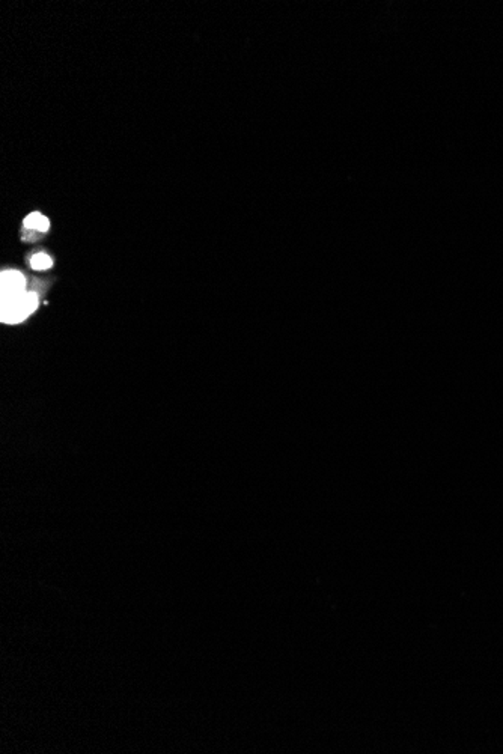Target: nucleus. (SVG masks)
Here are the masks:
<instances>
[{
    "mask_svg": "<svg viewBox=\"0 0 503 754\" xmlns=\"http://www.w3.org/2000/svg\"><path fill=\"white\" fill-rule=\"evenodd\" d=\"M38 308V295L24 290L21 294L2 298V323L19 324L32 315Z\"/></svg>",
    "mask_w": 503,
    "mask_h": 754,
    "instance_id": "nucleus-1",
    "label": "nucleus"
},
{
    "mask_svg": "<svg viewBox=\"0 0 503 754\" xmlns=\"http://www.w3.org/2000/svg\"><path fill=\"white\" fill-rule=\"evenodd\" d=\"M0 282H2L0 283L2 285V288H0V290H2V298L21 294L26 290V277L20 271H4L2 276H0Z\"/></svg>",
    "mask_w": 503,
    "mask_h": 754,
    "instance_id": "nucleus-2",
    "label": "nucleus"
},
{
    "mask_svg": "<svg viewBox=\"0 0 503 754\" xmlns=\"http://www.w3.org/2000/svg\"><path fill=\"white\" fill-rule=\"evenodd\" d=\"M24 228L29 229V231H36V232H41V234H46L50 228V221L46 216H43L41 213H31L28 217L24 219Z\"/></svg>",
    "mask_w": 503,
    "mask_h": 754,
    "instance_id": "nucleus-3",
    "label": "nucleus"
},
{
    "mask_svg": "<svg viewBox=\"0 0 503 754\" xmlns=\"http://www.w3.org/2000/svg\"><path fill=\"white\" fill-rule=\"evenodd\" d=\"M51 266H53V259L46 253H36L31 258V267L33 270L43 271V270H48Z\"/></svg>",
    "mask_w": 503,
    "mask_h": 754,
    "instance_id": "nucleus-4",
    "label": "nucleus"
}]
</instances>
